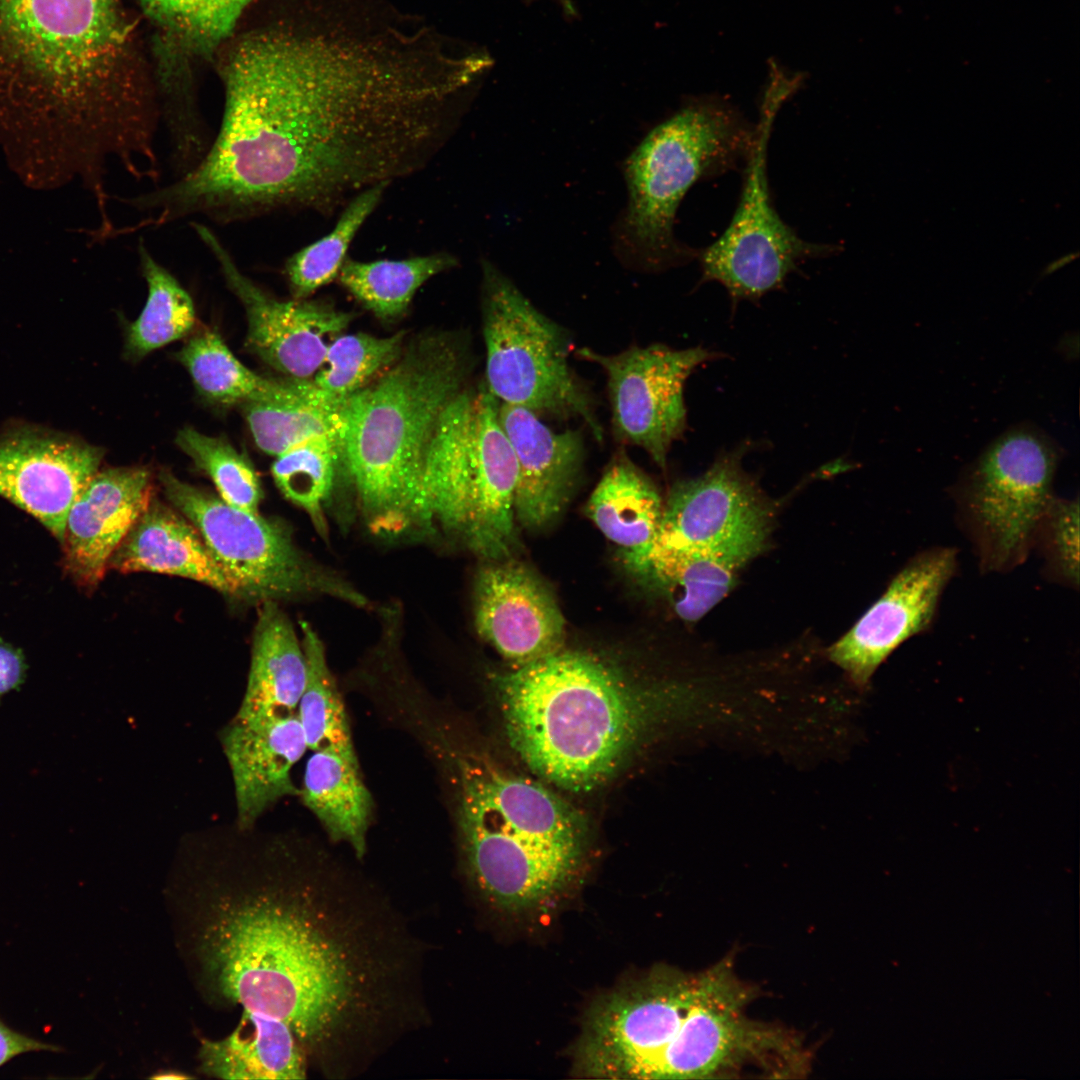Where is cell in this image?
I'll use <instances>...</instances> for the list:
<instances>
[{
  "label": "cell",
  "instance_id": "cell-40",
  "mask_svg": "<svg viewBox=\"0 0 1080 1080\" xmlns=\"http://www.w3.org/2000/svg\"><path fill=\"white\" fill-rule=\"evenodd\" d=\"M1045 557L1048 575L1056 581L1079 585V503L1054 497L1038 526L1034 546Z\"/></svg>",
  "mask_w": 1080,
  "mask_h": 1080
},
{
  "label": "cell",
  "instance_id": "cell-30",
  "mask_svg": "<svg viewBox=\"0 0 1080 1080\" xmlns=\"http://www.w3.org/2000/svg\"><path fill=\"white\" fill-rule=\"evenodd\" d=\"M242 405L256 445L269 455L278 456L316 436L341 441L342 405L322 399L308 379L288 377L273 398Z\"/></svg>",
  "mask_w": 1080,
  "mask_h": 1080
},
{
  "label": "cell",
  "instance_id": "cell-15",
  "mask_svg": "<svg viewBox=\"0 0 1080 1080\" xmlns=\"http://www.w3.org/2000/svg\"><path fill=\"white\" fill-rule=\"evenodd\" d=\"M458 824L472 879L501 910L523 913L544 907L576 875L582 849L525 836L461 806Z\"/></svg>",
  "mask_w": 1080,
  "mask_h": 1080
},
{
  "label": "cell",
  "instance_id": "cell-33",
  "mask_svg": "<svg viewBox=\"0 0 1080 1080\" xmlns=\"http://www.w3.org/2000/svg\"><path fill=\"white\" fill-rule=\"evenodd\" d=\"M178 359L199 393L221 404L267 400L285 385V379L265 378L248 369L210 329L195 334L179 351Z\"/></svg>",
  "mask_w": 1080,
  "mask_h": 1080
},
{
  "label": "cell",
  "instance_id": "cell-11",
  "mask_svg": "<svg viewBox=\"0 0 1080 1080\" xmlns=\"http://www.w3.org/2000/svg\"><path fill=\"white\" fill-rule=\"evenodd\" d=\"M798 89L780 72H771L761 98L755 136L743 165L739 201L717 240L698 250L702 281H717L734 300L758 299L781 287L798 265L833 254L839 247L805 241L777 213L767 176L768 143L782 104Z\"/></svg>",
  "mask_w": 1080,
  "mask_h": 1080
},
{
  "label": "cell",
  "instance_id": "cell-18",
  "mask_svg": "<svg viewBox=\"0 0 1080 1080\" xmlns=\"http://www.w3.org/2000/svg\"><path fill=\"white\" fill-rule=\"evenodd\" d=\"M102 448L67 435L18 424L0 435V496L62 541L68 512L99 470Z\"/></svg>",
  "mask_w": 1080,
  "mask_h": 1080
},
{
  "label": "cell",
  "instance_id": "cell-10",
  "mask_svg": "<svg viewBox=\"0 0 1080 1080\" xmlns=\"http://www.w3.org/2000/svg\"><path fill=\"white\" fill-rule=\"evenodd\" d=\"M1062 449L1030 424L994 439L953 488L984 572H1007L1027 557L1053 496Z\"/></svg>",
  "mask_w": 1080,
  "mask_h": 1080
},
{
  "label": "cell",
  "instance_id": "cell-16",
  "mask_svg": "<svg viewBox=\"0 0 1080 1080\" xmlns=\"http://www.w3.org/2000/svg\"><path fill=\"white\" fill-rule=\"evenodd\" d=\"M956 568L954 548L934 547L916 554L852 628L832 645L830 659L855 685L865 687L894 650L930 627Z\"/></svg>",
  "mask_w": 1080,
  "mask_h": 1080
},
{
  "label": "cell",
  "instance_id": "cell-32",
  "mask_svg": "<svg viewBox=\"0 0 1080 1080\" xmlns=\"http://www.w3.org/2000/svg\"><path fill=\"white\" fill-rule=\"evenodd\" d=\"M299 625L306 681L296 712L307 747L312 751H334L357 760L346 710L328 666L324 643L307 621L301 620Z\"/></svg>",
  "mask_w": 1080,
  "mask_h": 1080
},
{
  "label": "cell",
  "instance_id": "cell-3",
  "mask_svg": "<svg viewBox=\"0 0 1080 1080\" xmlns=\"http://www.w3.org/2000/svg\"><path fill=\"white\" fill-rule=\"evenodd\" d=\"M205 933L221 992L322 1048L365 1008L367 958L319 897L259 893L223 905Z\"/></svg>",
  "mask_w": 1080,
  "mask_h": 1080
},
{
  "label": "cell",
  "instance_id": "cell-29",
  "mask_svg": "<svg viewBox=\"0 0 1080 1080\" xmlns=\"http://www.w3.org/2000/svg\"><path fill=\"white\" fill-rule=\"evenodd\" d=\"M313 752L299 795L332 840L348 843L362 857L373 802L358 760L330 750Z\"/></svg>",
  "mask_w": 1080,
  "mask_h": 1080
},
{
  "label": "cell",
  "instance_id": "cell-21",
  "mask_svg": "<svg viewBox=\"0 0 1080 1080\" xmlns=\"http://www.w3.org/2000/svg\"><path fill=\"white\" fill-rule=\"evenodd\" d=\"M220 742L234 783L239 830L252 829L278 800L299 795L291 771L308 747L297 712L234 717Z\"/></svg>",
  "mask_w": 1080,
  "mask_h": 1080
},
{
  "label": "cell",
  "instance_id": "cell-4",
  "mask_svg": "<svg viewBox=\"0 0 1080 1080\" xmlns=\"http://www.w3.org/2000/svg\"><path fill=\"white\" fill-rule=\"evenodd\" d=\"M492 680L512 749L574 792L608 781L684 698L679 687L583 648L563 647Z\"/></svg>",
  "mask_w": 1080,
  "mask_h": 1080
},
{
  "label": "cell",
  "instance_id": "cell-23",
  "mask_svg": "<svg viewBox=\"0 0 1080 1080\" xmlns=\"http://www.w3.org/2000/svg\"><path fill=\"white\" fill-rule=\"evenodd\" d=\"M459 805L525 836L583 848V824L558 795L484 758L459 759Z\"/></svg>",
  "mask_w": 1080,
  "mask_h": 1080
},
{
  "label": "cell",
  "instance_id": "cell-24",
  "mask_svg": "<svg viewBox=\"0 0 1080 1080\" xmlns=\"http://www.w3.org/2000/svg\"><path fill=\"white\" fill-rule=\"evenodd\" d=\"M760 549L749 546L690 550L652 543L640 551H624L627 568L662 594L684 621L702 618L735 584L739 570Z\"/></svg>",
  "mask_w": 1080,
  "mask_h": 1080
},
{
  "label": "cell",
  "instance_id": "cell-41",
  "mask_svg": "<svg viewBox=\"0 0 1080 1080\" xmlns=\"http://www.w3.org/2000/svg\"><path fill=\"white\" fill-rule=\"evenodd\" d=\"M26 674L23 652L0 638V704L4 695L21 687Z\"/></svg>",
  "mask_w": 1080,
  "mask_h": 1080
},
{
  "label": "cell",
  "instance_id": "cell-44",
  "mask_svg": "<svg viewBox=\"0 0 1080 1080\" xmlns=\"http://www.w3.org/2000/svg\"><path fill=\"white\" fill-rule=\"evenodd\" d=\"M1073 256H1074V255L1070 254V255H1066V256H1063V257L1059 258L1058 260H1056V261H1054L1053 263H1051V264L1049 265V267H1047V270H1046V272H1047V273H1048V272H1049V273H1050V272H1053L1054 270H1056V269H1058V268L1062 267V266H1063V265H1065L1066 263H1069V262H1070V261H1071V260L1073 259Z\"/></svg>",
  "mask_w": 1080,
  "mask_h": 1080
},
{
  "label": "cell",
  "instance_id": "cell-42",
  "mask_svg": "<svg viewBox=\"0 0 1080 1080\" xmlns=\"http://www.w3.org/2000/svg\"><path fill=\"white\" fill-rule=\"evenodd\" d=\"M42 1051L57 1052L59 1047L15 1031L0 1018V1067L21 1054Z\"/></svg>",
  "mask_w": 1080,
  "mask_h": 1080
},
{
  "label": "cell",
  "instance_id": "cell-6",
  "mask_svg": "<svg viewBox=\"0 0 1080 1080\" xmlns=\"http://www.w3.org/2000/svg\"><path fill=\"white\" fill-rule=\"evenodd\" d=\"M464 359L455 343L427 336L341 406V461L369 529L397 536L430 528L422 459L434 424L462 390Z\"/></svg>",
  "mask_w": 1080,
  "mask_h": 1080
},
{
  "label": "cell",
  "instance_id": "cell-9",
  "mask_svg": "<svg viewBox=\"0 0 1080 1080\" xmlns=\"http://www.w3.org/2000/svg\"><path fill=\"white\" fill-rule=\"evenodd\" d=\"M482 269L487 390L499 403L528 409L540 418H579L601 442L594 399L569 365L566 331L490 262H483Z\"/></svg>",
  "mask_w": 1080,
  "mask_h": 1080
},
{
  "label": "cell",
  "instance_id": "cell-12",
  "mask_svg": "<svg viewBox=\"0 0 1080 1080\" xmlns=\"http://www.w3.org/2000/svg\"><path fill=\"white\" fill-rule=\"evenodd\" d=\"M159 478L168 500L197 529L237 596L263 602L320 594L358 607L367 604L348 582L305 556L282 522L235 508L169 471H161Z\"/></svg>",
  "mask_w": 1080,
  "mask_h": 1080
},
{
  "label": "cell",
  "instance_id": "cell-1",
  "mask_svg": "<svg viewBox=\"0 0 1080 1080\" xmlns=\"http://www.w3.org/2000/svg\"><path fill=\"white\" fill-rule=\"evenodd\" d=\"M224 108L201 161L127 197L138 230L190 215L219 224L271 212H329L421 167L439 135L421 50L356 0H311L298 23L257 33L222 73Z\"/></svg>",
  "mask_w": 1080,
  "mask_h": 1080
},
{
  "label": "cell",
  "instance_id": "cell-20",
  "mask_svg": "<svg viewBox=\"0 0 1080 1080\" xmlns=\"http://www.w3.org/2000/svg\"><path fill=\"white\" fill-rule=\"evenodd\" d=\"M145 467L109 468L89 480L72 504L62 541V567L80 587L94 588L114 552L152 500Z\"/></svg>",
  "mask_w": 1080,
  "mask_h": 1080
},
{
  "label": "cell",
  "instance_id": "cell-13",
  "mask_svg": "<svg viewBox=\"0 0 1080 1080\" xmlns=\"http://www.w3.org/2000/svg\"><path fill=\"white\" fill-rule=\"evenodd\" d=\"M575 354L600 366L607 376L615 438L644 449L665 469L672 444L686 429L684 384L714 354L701 347L677 350L664 344L631 346L613 355L582 347Z\"/></svg>",
  "mask_w": 1080,
  "mask_h": 1080
},
{
  "label": "cell",
  "instance_id": "cell-25",
  "mask_svg": "<svg viewBox=\"0 0 1080 1080\" xmlns=\"http://www.w3.org/2000/svg\"><path fill=\"white\" fill-rule=\"evenodd\" d=\"M109 568L185 577L236 595L197 529L152 501L114 552Z\"/></svg>",
  "mask_w": 1080,
  "mask_h": 1080
},
{
  "label": "cell",
  "instance_id": "cell-28",
  "mask_svg": "<svg viewBox=\"0 0 1080 1080\" xmlns=\"http://www.w3.org/2000/svg\"><path fill=\"white\" fill-rule=\"evenodd\" d=\"M663 506L651 479L619 452L591 493L585 512L610 541L624 551H639L656 539Z\"/></svg>",
  "mask_w": 1080,
  "mask_h": 1080
},
{
  "label": "cell",
  "instance_id": "cell-14",
  "mask_svg": "<svg viewBox=\"0 0 1080 1080\" xmlns=\"http://www.w3.org/2000/svg\"><path fill=\"white\" fill-rule=\"evenodd\" d=\"M191 227L245 309L247 347L288 377L311 379L329 346L349 325L352 314L317 301L276 299L239 269L210 227L198 222H192Z\"/></svg>",
  "mask_w": 1080,
  "mask_h": 1080
},
{
  "label": "cell",
  "instance_id": "cell-37",
  "mask_svg": "<svg viewBox=\"0 0 1080 1080\" xmlns=\"http://www.w3.org/2000/svg\"><path fill=\"white\" fill-rule=\"evenodd\" d=\"M385 187L378 184L355 195L331 232L287 259L284 272L294 299H306L338 276L352 240L381 201Z\"/></svg>",
  "mask_w": 1080,
  "mask_h": 1080
},
{
  "label": "cell",
  "instance_id": "cell-26",
  "mask_svg": "<svg viewBox=\"0 0 1080 1080\" xmlns=\"http://www.w3.org/2000/svg\"><path fill=\"white\" fill-rule=\"evenodd\" d=\"M305 681V655L291 621L276 601L261 602L246 691L236 717L295 713Z\"/></svg>",
  "mask_w": 1080,
  "mask_h": 1080
},
{
  "label": "cell",
  "instance_id": "cell-7",
  "mask_svg": "<svg viewBox=\"0 0 1080 1080\" xmlns=\"http://www.w3.org/2000/svg\"><path fill=\"white\" fill-rule=\"evenodd\" d=\"M754 136L755 123L712 95L688 100L652 128L624 166L628 201L614 231L624 264L657 272L697 258L674 235L678 207L697 182L742 168Z\"/></svg>",
  "mask_w": 1080,
  "mask_h": 1080
},
{
  "label": "cell",
  "instance_id": "cell-35",
  "mask_svg": "<svg viewBox=\"0 0 1080 1080\" xmlns=\"http://www.w3.org/2000/svg\"><path fill=\"white\" fill-rule=\"evenodd\" d=\"M404 339V331L389 337L341 334L329 346L318 371L308 380L322 399L342 405L346 398L368 385L400 358Z\"/></svg>",
  "mask_w": 1080,
  "mask_h": 1080
},
{
  "label": "cell",
  "instance_id": "cell-36",
  "mask_svg": "<svg viewBox=\"0 0 1080 1080\" xmlns=\"http://www.w3.org/2000/svg\"><path fill=\"white\" fill-rule=\"evenodd\" d=\"M340 442L330 436L302 441L276 456L272 476L281 493L302 508L320 536L328 535L324 504L334 487Z\"/></svg>",
  "mask_w": 1080,
  "mask_h": 1080
},
{
  "label": "cell",
  "instance_id": "cell-34",
  "mask_svg": "<svg viewBox=\"0 0 1080 1080\" xmlns=\"http://www.w3.org/2000/svg\"><path fill=\"white\" fill-rule=\"evenodd\" d=\"M137 255L148 287L144 309L127 334V349L134 357L178 340L195 323L194 303L178 280L151 254L139 238Z\"/></svg>",
  "mask_w": 1080,
  "mask_h": 1080
},
{
  "label": "cell",
  "instance_id": "cell-27",
  "mask_svg": "<svg viewBox=\"0 0 1080 1080\" xmlns=\"http://www.w3.org/2000/svg\"><path fill=\"white\" fill-rule=\"evenodd\" d=\"M283 1022L244 1010L227 1037L203 1042L201 1068L223 1079H303V1048Z\"/></svg>",
  "mask_w": 1080,
  "mask_h": 1080
},
{
  "label": "cell",
  "instance_id": "cell-43",
  "mask_svg": "<svg viewBox=\"0 0 1080 1080\" xmlns=\"http://www.w3.org/2000/svg\"><path fill=\"white\" fill-rule=\"evenodd\" d=\"M152 1078L153 1079H159V1080H170V1079H189L190 1076L185 1075V1074H183L181 1072H178V1071H165V1072H161V1073H158V1074L154 1075Z\"/></svg>",
  "mask_w": 1080,
  "mask_h": 1080
},
{
  "label": "cell",
  "instance_id": "cell-22",
  "mask_svg": "<svg viewBox=\"0 0 1080 1080\" xmlns=\"http://www.w3.org/2000/svg\"><path fill=\"white\" fill-rule=\"evenodd\" d=\"M498 417L517 462L515 518L526 528L540 529L565 506L584 458L582 434L556 432L534 412L499 403Z\"/></svg>",
  "mask_w": 1080,
  "mask_h": 1080
},
{
  "label": "cell",
  "instance_id": "cell-2",
  "mask_svg": "<svg viewBox=\"0 0 1080 1080\" xmlns=\"http://www.w3.org/2000/svg\"><path fill=\"white\" fill-rule=\"evenodd\" d=\"M118 0H0V148L21 182L106 189L159 161L160 111L128 76Z\"/></svg>",
  "mask_w": 1080,
  "mask_h": 1080
},
{
  "label": "cell",
  "instance_id": "cell-8",
  "mask_svg": "<svg viewBox=\"0 0 1080 1080\" xmlns=\"http://www.w3.org/2000/svg\"><path fill=\"white\" fill-rule=\"evenodd\" d=\"M487 390H460L440 412L424 450L422 495L438 526L485 561L515 546L517 462Z\"/></svg>",
  "mask_w": 1080,
  "mask_h": 1080
},
{
  "label": "cell",
  "instance_id": "cell-39",
  "mask_svg": "<svg viewBox=\"0 0 1080 1080\" xmlns=\"http://www.w3.org/2000/svg\"><path fill=\"white\" fill-rule=\"evenodd\" d=\"M252 0H141L162 27L196 48L216 47L233 31Z\"/></svg>",
  "mask_w": 1080,
  "mask_h": 1080
},
{
  "label": "cell",
  "instance_id": "cell-17",
  "mask_svg": "<svg viewBox=\"0 0 1080 1080\" xmlns=\"http://www.w3.org/2000/svg\"><path fill=\"white\" fill-rule=\"evenodd\" d=\"M769 528V506L734 453L719 458L703 475L673 486L653 543L703 551L762 550Z\"/></svg>",
  "mask_w": 1080,
  "mask_h": 1080
},
{
  "label": "cell",
  "instance_id": "cell-38",
  "mask_svg": "<svg viewBox=\"0 0 1080 1080\" xmlns=\"http://www.w3.org/2000/svg\"><path fill=\"white\" fill-rule=\"evenodd\" d=\"M176 444L207 473L224 502L248 512H258L263 497L259 477L250 460L227 440L185 427L178 432Z\"/></svg>",
  "mask_w": 1080,
  "mask_h": 1080
},
{
  "label": "cell",
  "instance_id": "cell-31",
  "mask_svg": "<svg viewBox=\"0 0 1080 1080\" xmlns=\"http://www.w3.org/2000/svg\"><path fill=\"white\" fill-rule=\"evenodd\" d=\"M456 264V259L447 253L372 262L346 258L338 278L366 309L380 319L393 320L407 311L427 280Z\"/></svg>",
  "mask_w": 1080,
  "mask_h": 1080
},
{
  "label": "cell",
  "instance_id": "cell-19",
  "mask_svg": "<svg viewBox=\"0 0 1080 1080\" xmlns=\"http://www.w3.org/2000/svg\"><path fill=\"white\" fill-rule=\"evenodd\" d=\"M485 562L474 585L479 636L515 667L563 648L564 617L536 573L511 557Z\"/></svg>",
  "mask_w": 1080,
  "mask_h": 1080
},
{
  "label": "cell",
  "instance_id": "cell-5",
  "mask_svg": "<svg viewBox=\"0 0 1080 1080\" xmlns=\"http://www.w3.org/2000/svg\"><path fill=\"white\" fill-rule=\"evenodd\" d=\"M754 991L724 959L698 974L659 968L605 995L587 1016L581 1072L609 1079H701L756 1063L773 1072L787 1033L746 1015Z\"/></svg>",
  "mask_w": 1080,
  "mask_h": 1080
}]
</instances>
